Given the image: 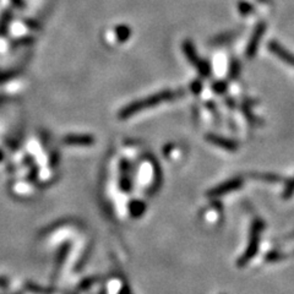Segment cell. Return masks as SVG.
Masks as SVG:
<instances>
[{"label":"cell","mask_w":294,"mask_h":294,"mask_svg":"<svg viewBox=\"0 0 294 294\" xmlns=\"http://www.w3.org/2000/svg\"><path fill=\"white\" fill-rule=\"evenodd\" d=\"M177 96V92L173 91H161L158 93L151 94V96L144 98V100L135 101V102H132L130 105L124 107L119 112V118L120 119H127V118L133 117V115L138 114V113L146 111V109L152 108L154 106H158L163 102L174 100Z\"/></svg>","instance_id":"obj_1"},{"label":"cell","mask_w":294,"mask_h":294,"mask_svg":"<svg viewBox=\"0 0 294 294\" xmlns=\"http://www.w3.org/2000/svg\"><path fill=\"white\" fill-rule=\"evenodd\" d=\"M264 230H265V223L263 222V219L255 218L251 223L250 237H249L248 248H246V250L243 252L242 257H240V259L238 260V266L239 267L246 266V264H248L249 261H250L252 257L256 255L257 250H259L261 233H263Z\"/></svg>","instance_id":"obj_2"},{"label":"cell","mask_w":294,"mask_h":294,"mask_svg":"<svg viewBox=\"0 0 294 294\" xmlns=\"http://www.w3.org/2000/svg\"><path fill=\"white\" fill-rule=\"evenodd\" d=\"M183 52L185 54L188 60L191 63L194 67L198 69L199 74L204 77H209L211 75V67L210 63L206 60H203V59L199 58L198 53H196V49L192 44L191 41L186 40L185 42L183 43Z\"/></svg>","instance_id":"obj_3"},{"label":"cell","mask_w":294,"mask_h":294,"mask_svg":"<svg viewBox=\"0 0 294 294\" xmlns=\"http://www.w3.org/2000/svg\"><path fill=\"white\" fill-rule=\"evenodd\" d=\"M265 32H266L265 22H259L256 26H255L250 40H249L248 46H246V50H245L246 58L252 59L255 55H256L257 49H259V46L261 42V38H263V36Z\"/></svg>","instance_id":"obj_4"},{"label":"cell","mask_w":294,"mask_h":294,"mask_svg":"<svg viewBox=\"0 0 294 294\" xmlns=\"http://www.w3.org/2000/svg\"><path fill=\"white\" fill-rule=\"evenodd\" d=\"M242 185H243L242 178H233V179L227 180V182L219 184L216 188L209 190V191H207V196H209V198H219V196L228 194V192L234 191V190L240 189Z\"/></svg>","instance_id":"obj_5"},{"label":"cell","mask_w":294,"mask_h":294,"mask_svg":"<svg viewBox=\"0 0 294 294\" xmlns=\"http://www.w3.org/2000/svg\"><path fill=\"white\" fill-rule=\"evenodd\" d=\"M206 140L210 142V144L216 145V146L223 148L225 151H231V152H234V151L238 150V144L236 141L231 140V139H225L223 136L215 135V134H209L206 135Z\"/></svg>","instance_id":"obj_6"},{"label":"cell","mask_w":294,"mask_h":294,"mask_svg":"<svg viewBox=\"0 0 294 294\" xmlns=\"http://www.w3.org/2000/svg\"><path fill=\"white\" fill-rule=\"evenodd\" d=\"M269 49H270V52L273 53V54L277 55L282 61H284V63H287L288 65H292V67H294V54H292L289 50L283 48L280 43L272 41V42L269 43Z\"/></svg>","instance_id":"obj_7"},{"label":"cell","mask_w":294,"mask_h":294,"mask_svg":"<svg viewBox=\"0 0 294 294\" xmlns=\"http://www.w3.org/2000/svg\"><path fill=\"white\" fill-rule=\"evenodd\" d=\"M63 142L73 146H90L94 144V138L92 135H68L63 139Z\"/></svg>","instance_id":"obj_8"},{"label":"cell","mask_w":294,"mask_h":294,"mask_svg":"<svg viewBox=\"0 0 294 294\" xmlns=\"http://www.w3.org/2000/svg\"><path fill=\"white\" fill-rule=\"evenodd\" d=\"M120 186L124 191H130L132 189V182H130V168L129 163L126 161H121L120 163Z\"/></svg>","instance_id":"obj_9"},{"label":"cell","mask_w":294,"mask_h":294,"mask_svg":"<svg viewBox=\"0 0 294 294\" xmlns=\"http://www.w3.org/2000/svg\"><path fill=\"white\" fill-rule=\"evenodd\" d=\"M254 178H256V179L265 180V182H271V183L280 182L281 180V178L278 177V175H273V174H254Z\"/></svg>","instance_id":"obj_10"},{"label":"cell","mask_w":294,"mask_h":294,"mask_svg":"<svg viewBox=\"0 0 294 294\" xmlns=\"http://www.w3.org/2000/svg\"><path fill=\"white\" fill-rule=\"evenodd\" d=\"M129 36H130V28L126 27V26H119V27L117 28V37L119 38L120 41L127 40Z\"/></svg>","instance_id":"obj_11"},{"label":"cell","mask_w":294,"mask_h":294,"mask_svg":"<svg viewBox=\"0 0 294 294\" xmlns=\"http://www.w3.org/2000/svg\"><path fill=\"white\" fill-rule=\"evenodd\" d=\"M133 209L136 210V211H134V212H133L134 217H139V216H140L141 213L144 212L146 207H145V205L141 204V203H133L132 206H130V210H133Z\"/></svg>","instance_id":"obj_12"},{"label":"cell","mask_w":294,"mask_h":294,"mask_svg":"<svg viewBox=\"0 0 294 294\" xmlns=\"http://www.w3.org/2000/svg\"><path fill=\"white\" fill-rule=\"evenodd\" d=\"M293 194H294V178L288 182L286 189H284L283 191V199H289Z\"/></svg>","instance_id":"obj_13"},{"label":"cell","mask_w":294,"mask_h":294,"mask_svg":"<svg viewBox=\"0 0 294 294\" xmlns=\"http://www.w3.org/2000/svg\"><path fill=\"white\" fill-rule=\"evenodd\" d=\"M240 73V67L239 63L237 60H233V63L231 65V77L232 79H236Z\"/></svg>","instance_id":"obj_14"},{"label":"cell","mask_w":294,"mask_h":294,"mask_svg":"<svg viewBox=\"0 0 294 294\" xmlns=\"http://www.w3.org/2000/svg\"><path fill=\"white\" fill-rule=\"evenodd\" d=\"M213 91L218 92V93H222V92H224L227 90V84H225L224 81H217L216 84H213Z\"/></svg>","instance_id":"obj_15"},{"label":"cell","mask_w":294,"mask_h":294,"mask_svg":"<svg viewBox=\"0 0 294 294\" xmlns=\"http://www.w3.org/2000/svg\"><path fill=\"white\" fill-rule=\"evenodd\" d=\"M239 8H240V11H242V14L243 15H246V14H249L251 11V7L249 4H244V3H242V4L239 5Z\"/></svg>","instance_id":"obj_16"}]
</instances>
